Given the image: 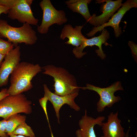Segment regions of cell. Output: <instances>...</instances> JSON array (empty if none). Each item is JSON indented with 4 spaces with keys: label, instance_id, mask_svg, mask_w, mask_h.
<instances>
[{
    "label": "cell",
    "instance_id": "d6986e66",
    "mask_svg": "<svg viewBox=\"0 0 137 137\" xmlns=\"http://www.w3.org/2000/svg\"><path fill=\"white\" fill-rule=\"evenodd\" d=\"M14 46L11 42L0 38V54L6 55L14 48Z\"/></svg>",
    "mask_w": 137,
    "mask_h": 137
},
{
    "label": "cell",
    "instance_id": "484cf974",
    "mask_svg": "<svg viewBox=\"0 0 137 137\" xmlns=\"http://www.w3.org/2000/svg\"><path fill=\"white\" fill-rule=\"evenodd\" d=\"M5 55L0 54V67L2 63L3 60L4 59Z\"/></svg>",
    "mask_w": 137,
    "mask_h": 137
},
{
    "label": "cell",
    "instance_id": "9a60e30c",
    "mask_svg": "<svg viewBox=\"0 0 137 137\" xmlns=\"http://www.w3.org/2000/svg\"><path fill=\"white\" fill-rule=\"evenodd\" d=\"M83 26H76L74 28L70 24L66 25L62 29L60 38L62 40L67 38L68 40L65 43L71 45L75 47H79L87 39L81 33Z\"/></svg>",
    "mask_w": 137,
    "mask_h": 137
},
{
    "label": "cell",
    "instance_id": "8fae6325",
    "mask_svg": "<svg viewBox=\"0 0 137 137\" xmlns=\"http://www.w3.org/2000/svg\"><path fill=\"white\" fill-rule=\"evenodd\" d=\"M102 31V33L98 36L90 39L87 38L81 45L78 47H75L73 49V53L76 58H81L86 54V53L83 52V50L86 47L96 45L98 48V49L95 50L98 56L102 59L105 58L106 55L102 50V44L105 43L109 38L110 34L107 30L105 28Z\"/></svg>",
    "mask_w": 137,
    "mask_h": 137
},
{
    "label": "cell",
    "instance_id": "4316f807",
    "mask_svg": "<svg viewBox=\"0 0 137 137\" xmlns=\"http://www.w3.org/2000/svg\"><path fill=\"white\" fill-rule=\"evenodd\" d=\"M129 129H128L125 135V137H129ZM135 137H137V132H136L135 134Z\"/></svg>",
    "mask_w": 137,
    "mask_h": 137
},
{
    "label": "cell",
    "instance_id": "5bb4252c",
    "mask_svg": "<svg viewBox=\"0 0 137 137\" xmlns=\"http://www.w3.org/2000/svg\"><path fill=\"white\" fill-rule=\"evenodd\" d=\"M118 112H111L108 116L107 121L101 127L103 135L100 137H125L126 133L118 118Z\"/></svg>",
    "mask_w": 137,
    "mask_h": 137
},
{
    "label": "cell",
    "instance_id": "52a82bcc",
    "mask_svg": "<svg viewBox=\"0 0 137 137\" xmlns=\"http://www.w3.org/2000/svg\"><path fill=\"white\" fill-rule=\"evenodd\" d=\"M79 88L83 90L94 91L99 95L100 99L96 104V109L98 112H103L106 107L111 108L114 104L119 101L121 99L120 97L115 96L114 93L117 91L124 90L120 81L115 82L105 88H101L88 84L85 87H79Z\"/></svg>",
    "mask_w": 137,
    "mask_h": 137
},
{
    "label": "cell",
    "instance_id": "2e32d148",
    "mask_svg": "<svg viewBox=\"0 0 137 137\" xmlns=\"http://www.w3.org/2000/svg\"><path fill=\"white\" fill-rule=\"evenodd\" d=\"M90 0H70L65 2L68 8L73 12L80 14L88 21L91 17L89 12L88 4Z\"/></svg>",
    "mask_w": 137,
    "mask_h": 137
},
{
    "label": "cell",
    "instance_id": "d4e9b609",
    "mask_svg": "<svg viewBox=\"0 0 137 137\" xmlns=\"http://www.w3.org/2000/svg\"><path fill=\"white\" fill-rule=\"evenodd\" d=\"M8 136H9L10 137H31L26 136L23 135H15L11 134H8Z\"/></svg>",
    "mask_w": 137,
    "mask_h": 137
},
{
    "label": "cell",
    "instance_id": "7402d4cb",
    "mask_svg": "<svg viewBox=\"0 0 137 137\" xmlns=\"http://www.w3.org/2000/svg\"><path fill=\"white\" fill-rule=\"evenodd\" d=\"M128 44L131 48L132 52L135 57L137 56V45L132 41H129Z\"/></svg>",
    "mask_w": 137,
    "mask_h": 137
},
{
    "label": "cell",
    "instance_id": "9c48e42d",
    "mask_svg": "<svg viewBox=\"0 0 137 137\" xmlns=\"http://www.w3.org/2000/svg\"><path fill=\"white\" fill-rule=\"evenodd\" d=\"M44 97L50 102L53 105L58 119L59 124V111L61 107L67 104L70 107L76 111L80 110V107L75 102V99L78 95V92H76L64 96H60L52 92L46 84L43 85Z\"/></svg>",
    "mask_w": 137,
    "mask_h": 137
},
{
    "label": "cell",
    "instance_id": "8992f818",
    "mask_svg": "<svg viewBox=\"0 0 137 137\" xmlns=\"http://www.w3.org/2000/svg\"><path fill=\"white\" fill-rule=\"evenodd\" d=\"M39 5L43 12L41 23L37 28L38 32L40 33H47L49 28L53 24L61 25L67 21L65 12L57 10L50 0H43Z\"/></svg>",
    "mask_w": 137,
    "mask_h": 137
},
{
    "label": "cell",
    "instance_id": "e0dca14e",
    "mask_svg": "<svg viewBox=\"0 0 137 137\" xmlns=\"http://www.w3.org/2000/svg\"><path fill=\"white\" fill-rule=\"evenodd\" d=\"M26 116L19 114H16L10 116L8 120L6 133L9 134L13 132L21 124L25 122Z\"/></svg>",
    "mask_w": 137,
    "mask_h": 137
},
{
    "label": "cell",
    "instance_id": "4fadbf2b",
    "mask_svg": "<svg viewBox=\"0 0 137 137\" xmlns=\"http://www.w3.org/2000/svg\"><path fill=\"white\" fill-rule=\"evenodd\" d=\"M105 119V117L103 116H99L96 118L89 116L85 110L84 115L79 122L80 128L76 132V137H96L94 126L96 125L101 126Z\"/></svg>",
    "mask_w": 137,
    "mask_h": 137
},
{
    "label": "cell",
    "instance_id": "6da1fadb",
    "mask_svg": "<svg viewBox=\"0 0 137 137\" xmlns=\"http://www.w3.org/2000/svg\"><path fill=\"white\" fill-rule=\"evenodd\" d=\"M42 69L38 64L20 62L11 74L10 85L7 91L9 95H16L31 89L32 79Z\"/></svg>",
    "mask_w": 137,
    "mask_h": 137
},
{
    "label": "cell",
    "instance_id": "3957f363",
    "mask_svg": "<svg viewBox=\"0 0 137 137\" xmlns=\"http://www.w3.org/2000/svg\"><path fill=\"white\" fill-rule=\"evenodd\" d=\"M0 37L7 38L15 46L22 43L32 45L38 40L36 32L30 25L25 23L21 27H15L3 20H0Z\"/></svg>",
    "mask_w": 137,
    "mask_h": 137
},
{
    "label": "cell",
    "instance_id": "cb8c5ba5",
    "mask_svg": "<svg viewBox=\"0 0 137 137\" xmlns=\"http://www.w3.org/2000/svg\"><path fill=\"white\" fill-rule=\"evenodd\" d=\"M10 8L0 5V15L3 13L7 14Z\"/></svg>",
    "mask_w": 137,
    "mask_h": 137
},
{
    "label": "cell",
    "instance_id": "277c9868",
    "mask_svg": "<svg viewBox=\"0 0 137 137\" xmlns=\"http://www.w3.org/2000/svg\"><path fill=\"white\" fill-rule=\"evenodd\" d=\"M32 0H0V5L10 8L8 16L23 24L37 25L38 20L34 16L31 8Z\"/></svg>",
    "mask_w": 137,
    "mask_h": 137
},
{
    "label": "cell",
    "instance_id": "5b68a950",
    "mask_svg": "<svg viewBox=\"0 0 137 137\" xmlns=\"http://www.w3.org/2000/svg\"><path fill=\"white\" fill-rule=\"evenodd\" d=\"M31 102L21 93L9 95L0 101V117L7 120L11 116L23 113L29 114L32 112Z\"/></svg>",
    "mask_w": 137,
    "mask_h": 137
},
{
    "label": "cell",
    "instance_id": "44dd1931",
    "mask_svg": "<svg viewBox=\"0 0 137 137\" xmlns=\"http://www.w3.org/2000/svg\"><path fill=\"white\" fill-rule=\"evenodd\" d=\"M47 100L44 96L39 99V102L40 104L44 110V112L46 115L47 121L48 123L50 129V131H51V129L49 122V119L47 115L46 109L47 103Z\"/></svg>",
    "mask_w": 137,
    "mask_h": 137
},
{
    "label": "cell",
    "instance_id": "ba28073f",
    "mask_svg": "<svg viewBox=\"0 0 137 137\" xmlns=\"http://www.w3.org/2000/svg\"><path fill=\"white\" fill-rule=\"evenodd\" d=\"M118 11L114 14L109 21L98 27H94L91 31L87 34L88 37L93 36L97 32L102 31L105 27L108 26L114 29L115 36L119 37L122 33L121 28L119 26L120 22L125 13L130 9L137 7L136 0H128L123 4Z\"/></svg>",
    "mask_w": 137,
    "mask_h": 137
},
{
    "label": "cell",
    "instance_id": "603a6c76",
    "mask_svg": "<svg viewBox=\"0 0 137 137\" xmlns=\"http://www.w3.org/2000/svg\"><path fill=\"white\" fill-rule=\"evenodd\" d=\"M7 89H2L0 91V101L9 95L7 93Z\"/></svg>",
    "mask_w": 137,
    "mask_h": 137
},
{
    "label": "cell",
    "instance_id": "7c38bea8",
    "mask_svg": "<svg viewBox=\"0 0 137 137\" xmlns=\"http://www.w3.org/2000/svg\"><path fill=\"white\" fill-rule=\"evenodd\" d=\"M122 0L97 1V2L98 3L105 2L102 7V13L98 16L93 15L88 22L95 27L101 26L106 23L115 11L122 6Z\"/></svg>",
    "mask_w": 137,
    "mask_h": 137
},
{
    "label": "cell",
    "instance_id": "7a4b0ae2",
    "mask_svg": "<svg viewBox=\"0 0 137 137\" xmlns=\"http://www.w3.org/2000/svg\"><path fill=\"white\" fill-rule=\"evenodd\" d=\"M42 68L44 70L43 74L53 77L55 94L64 96L79 92L80 88L75 77L64 68L51 65L44 66Z\"/></svg>",
    "mask_w": 137,
    "mask_h": 137
},
{
    "label": "cell",
    "instance_id": "30bf717a",
    "mask_svg": "<svg viewBox=\"0 0 137 137\" xmlns=\"http://www.w3.org/2000/svg\"><path fill=\"white\" fill-rule=\"evenodd\" d=\"M20 47L16 46L5 55L0 67V88L8 83L9 75L20 62Z\"/></svg>",
    "mask_w": 137,
    "mask_h": 137
},
{
    "label": "cell",
    "instance_id": "ac0fdd59",
    "mask_svg": "<svg viewBox=\"0 0 137 137\" xmlns=\"http://www.w3.org/2000/svg\"><path fill=\"white\" fill-rule=\"evenodd\" d=\"M9 134L20 135L28 137H36L31 127L25 122L18 126L13 132Z\"/></svg>",
    "mask_w": 137,
    "mask_h": 137
},
{
    "label": "cell",
    "instance_id": "ffe728a7",
    "mask_svg": "<svg viewBox=\"0 0 137 137\" xmlns=\"http://www.w3.org/2000/svg\"><path fill=\"white\" fill-rule=\"evenodd\" d=\"M7 120L3 119L0 121V137H8V135L6 133Z\"/></svg>",
    "mask_w": 137,
    "mask_h": 137
}]
</instances>
